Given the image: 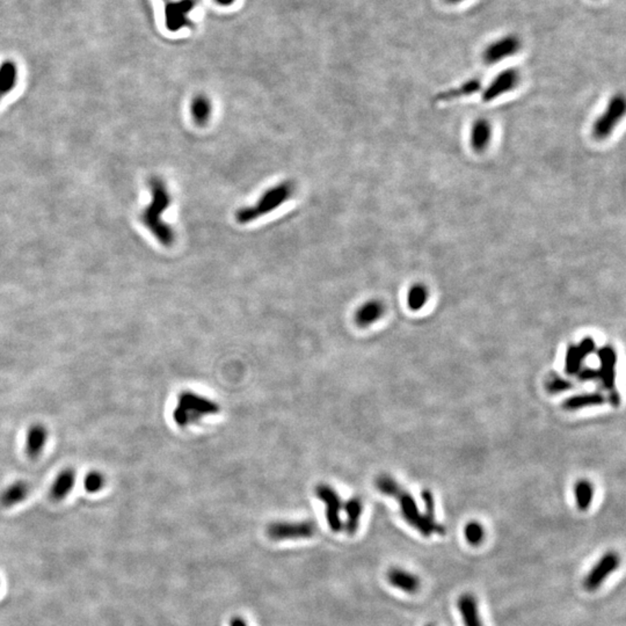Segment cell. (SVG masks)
I'll return each instance as SVG.
<instances>
[{"instance_id":"6da1fadb","label":"cell","mask_w":626,"mask_h":626,"mask_svg":"<svg viewBox=\"0 0 626 626\" xmlns=\"http://www.w3.org/2000/svg\"><path fill=\"white\" fill-rule=\"evenodd\" d=\"M148 187L151 193V202L142 212V223L160 244L165 247H170L175 244V232L163 221V214L172 202L170 192L165 181L159 177L150 179Z\"/></svg>"},{"instance_id":"7a4b0ae2","label":"cell","mask_w":626,"mask_h":626,"mask_svg":"<svg viewBox=\"0 0 626 626\" xmlns=\"http://www.w3.org/2000/svg\"><path fill=\"white\" fill-rule=\"evenodd\" d=\"M378 491L383 494L394 498L401 504V514L404 519L411 524L413 528L418 530L420 534L425 537H429L433 534L445 535V530L438 522H432L426 516L420 513L418 504L410 493L403 491L401 486L398 485L389 476L383 474L376 480Z\"/></svg>"},{"instance_id":"3957f363","label":"cell","mask_w":626,"mask_h":626,"mask_svg":"<svg viewBox=\"0 0 626 626\" xmlns=\"http://www.w3.org/2000/svg\"><path fill=\"white\" fill-rule=\"evenodd\" d=\"M295 193V183L286 180V181L280 182L278 185L271 187L267 189L265 193L260 197L259 201L254 205L249 207L241 208L236 212V221L239 224H249L259 219L261 216L268 215L269 212H274L282 204L289 200Z\"/></svg>"},{"instance_id":"277c9868","label":"cell","mask_w":626,"mask_h":626,"mask_svg":"<svg viewBox=\"0 0 626 626\" xmlns=\"http://www.w3.org/2000/svg\"><path fill=\"white\" fill-rule=\"evenodd\" d=\"M219 411L221 406L216 401L193 391H183L179 394L178 403L173 411V420L178 426L187 427L208 415L219 414Z\"/></svg>"},{"instance_id":"5b68a950","label":"cell","mask_w":626,"mask_h":626,"mask_svg":"<svg viewBox=\"0 0 626 626\" xmlns=\"http://www.w3.org/2000/svg\"><path fill=\"white\" fill-rule=\"evenodd\" d=\"M624 114H625V99L622 94H617L615 97L612 98V100L609 101L608 106L604 109L603 113L593 123L592 134L594 137L599 141L608 138L612 131L615 130L616 126H618L621 120L624 118Z\"/></svg>"},{"instance_id":"8992f818","label":"cell","mask_w":626,"mask_h":626,"mask_svg":"<svg viewBox=\"0 0 626 626\" xmlns=\"http://www.w3.org/2000/svg\"><path fill=\"white\" fill-rule=\"evenodd\" d=\"M315 531L317 526L311 521L273 522L267 526V536L275 541L310 538L315 534Z\"/></svg>"},{"instance_id":"52a82bcc","label":"cell","mask_w":626,"mask_h":626,"mask_svg":"<svg viewBox=\"0 0 626 626\" xmlns=\"http://www.w3.org/2000/svg\"><path fill=\"white\" fill-rule=\"evenodd\" d=\"M521 40L515 34H507L489 43L482 52V60L489 65L500 63L508 57L515 55L521 49Z\"/></svg>"},{"instance_id":"ba28073f","label":"cell","mask_w":626,"mask_h":626,"mask_svg":"<svg viewBox=\"0 0 626 626\" xmlns=\"http://www.w3.org/2000/svg\"><path fill=\"white\" fill-rule=\"evenodd\" d=\"M315 495L326 506V519L330 529L334 533H339L344 528L341 521V509L342 501L337 491L327 484H319L315 487Z\"/></svg>"},{"instance_id":"9c48e42d","label":"cell","mask_w":626,"mask_h":626,"mask_svg":"<svg viewBox=\"0 0 626 626\" xmlns=\"http://www.w3.org/2000/svg\"><path fill=\"white\" fill-rule=\"evenodd\" d=\"M621 558L615 552H607L601 557L600 560L594 565L590 573L583 581L585 590L595 592L603 585L605 579L610 577L618 568Z\"/></svg>"},{"instance_id":"30bf717a","label":"cell","mask_w":626,"mask_h":626,"mask_svg":"<svg viewBox=\"0 0 626 626\" xmlns=\"http://www.w3.org/2000/svg\"><path fill=\"white\" fill-rule=\"evenodd\" d=\"M519 82V72L516 69H507L498 74L482 92V101L492 102L515 89Z\"/></svg>"},{"instance_id":"8fae6325","label":"cell","mask_w":626,"mask_h":626,"mask_svg":"<svg viewBox=\"0 0 626 626\" xmlns=\"http://www.w3.org/2000/svg\"><path fill=\"white\" fill-rule=\"evenodd\" d=\"M49 430L43 423H34L27 430L25 451L30 460L41 456L48 443Z\"/></svg>"},{"instance_id":"7c38bea8","label":"cell","mask_w":626,"mask_h":626,"mask_svg":"<svg viewBox=\"0 0 626 626\" xmlns=\"http://www.w3.org/2000/svg\"><path fill=\"white\" fill-rule=\"evenodd\" d=\"M77 473L74 467H65L56 476L55 480L50 487V498L54 501H62L72 492L76 485Z\"/></svg>"},{"instance_id":"4fadbf2b","label":"cell","mask_w":626,"mask_h":626,"mask_svg":"<svg viewBox=\"0 0 626 626\" xmlns=\"http://www.w3.org/2000/svg\"><path fill=\"white\" fill-rule=\"evenodd\" d=\"M388 581L390 585L407 594L418 593L421 587L420 579L413 573L393 567L388 572Z\"/></svg>"},{"instance_id":"5bb4252c","label":"cell","mask_w":626,"mask_h":626,"mask_svg":"<svg viewBox=\"0 0 626 626\" xmlns=\"http://www.w3.org/2000/svg\"><path fill=\"white\" fill-rule=\"evenodd\" d=\"M30 492V486L25 480H16L12 482L6 489L0 493V504L3 507H14L16 504H21L26 500Z\"/></svg>"},{"instance_id":"9a60e30c","label":"cell","mask_w":626,"mask_h":626,"mask_svg":"<svg viewBox=\"0 0 626 626\" xmlns=\"http://www.w3.org/2000/svg\"><path fill=\"white\" fill-rule=\"evenodd\" d=\"M601 359L600 378L607 390L614 389L615 384L616 354L612 347H604L599 352Z\"/></svg>"},{"instance_id":"2e32d148","label":"cell","mask_w":626,"mask_h":626,"mask_svg":"<svg viewBox=\"0 0 626 626\" xmlns=\"http://www.w3.org/2000/svg\"><path fill=\"white\" fill-rule=\"evenodd\" d=\"M492 138V126L489 121L477 120L471 128L470 144L476 153L485 151Z\"/></svg>"},{"instance_id":"e0dca14e","label":"cell","mask_w":626,"mask_h":626,"mask_svg":"<svg viewBox=\"0 0 626 626\" xmlns=\"http://www.w3.org/2000/svg\"><path fill=\"white\" fill-rule=\"evenodd\" d=\"M457 607L460 610V616L463 619L464 626H484L482 625L480 614H479L478 604L471 594H464L458 599Z\"/></svg>"},{"instance_id":"ac0fdd59","label":"cell","mask_w":626,"mask_h":626,"mask_svg":"<svg viewBox=\"0 0 626 626\" xmlns=\"http://www.w3.org/2000/svg\"><path fill=\"white\" fill-rule=\"evenodd\" d=\"M384 313V305L379 300H369L361 305L355 312V322L359 327L370 326Z\"/></svg>"},{"instance_id":"d6986e66","label":"cell","mask_w":626,"mask_h":626,"mask_svg":"<svg viewBox=\"0 0 626 626\" xmlns=\"http://www.w3.org/2000/svg\"><path fill=\"white\" fill-rule=\"evenodd\" d=\"M18 65L12 60L0 64V101L15 89L18 84Z\"/></svg>"},{"instance_id":"ffe728a7","label":"cell","mask_w":626,"mask_h":626,"mask_svg":"<svg viewBox=\"0 0 626 626\" xmlns=\"http://www.w3.org/2000/svg\"><path fill=\"white\" fill-rule=\"evenodd\" d=\"M595 348L594 341L592 339H585L578 347L572 346L567 352L566 370L568 374H575L580 369V364L585 359V356L593 352Z\"/></svg>"},{"instance_id":"44dd1931","label":"cell","mask_w":626,"mask_h":626,"mask_svg":"<svg viewBox=\"0 0 626 626\" xmlns=\"http://www.w3.org/2000/svg\"><path fill=\"white\" fill-rule=\"evenodd\" d=\"M190 114H192L194 122L197 123V126H205L210 121L212 114V104L210 99L204 94H200L194 98L190 104Z\"/></svg>"},{"instance_id":"7402d4cb","label":"cell","mask_w":626,"mask_h":626,"mask_svg":"<svg viewBox=\"0 0 626 626\" xmlns=\"http://www.w3.org/2000/svg\"><path fill=\"white\" fill-rule=\"evenodd\" d=\"M480 89H482V82L479 79H470L458 87L440 93L436 97V100L451 101L463 97H470V96H473L474 93L480 91Z\"/></svg>"},{"instance_id":"603a6c76","label":"cell","mask_w":626,"mask_h":626,"mask_svg":"<svg viewBox=\"0 0 626 626\" xmlns=\"http://www.w3.org/2000/svg\"><path fill=\"white\" fill-rule=\"evenodd\" d=\"M345 511L346 523L344 526H345L347 534L353 536L359 530V519H361L362 511H364V504H362L361 499L359 498H352L345 504Z\"/></svg>"},{"instance_id":"cb8c5ba5","label":"cell","mask_w":626,"mask_h":626,"mask_svg":"<svg viewBox=\"0 0 626 626\" xmlns=\"http://www.w3.org/2000/svg\"><path fill=\"white\" fill-rule=\"evenodd\" d=\"M608 401V398L602 396L600 393H590V394H581V396H572L567 399L563 404L566 410H579V408L601 405Z\"/></svg>"},{"instance_id":"d4e9b609","label":"cell","mask_w":626,"mask_h":626,"mask_svg":"<svg viewBox=\"0 0 626 626\" xmlns=\"http://www.w3.org/2000/svg\"><path fill=\"white\" fill-rule=\"evenodd\" d=\"M594 497V489L592 484L585 480L579 482L575 486V501L579 509L582 511H587L592 504Z\"/></svg>"},{"instance_id":"484cf974","label":"cell","mask_w":626,"mask_h":626,"mask_svg":"<svg viewBox=\"0 0 626 626\" xmlns=\"http://www.w3.org/2000/svg\"><path fill=\"white\" fill-rule=\"evenodd\" d=\"M428 300V290L423 284H415L408 290L407 304L413 311H419Z\"/></svg>"},{"instance_id":"4316f807","label":"cell","mask_w":626,"mask_h":626,"mask_svg":"<svg viewBox=\"0 0 626 626\" xmlns=\"http://www.w3.org/2000/svg\"><path fill=\"white\" fill-rule=\"evenodd\" d=\"M106 482H107L106 476L101 471L92 470L86 474L82 484H84V489H85L86 492L96 494V493L101 492L104 489Z\"/></svg>"},{"instance_id":"83f0119b","label":"cell","mask_w":626,"mask_h":626,"mask_svg":"<svg viewBox=\"0 0 626 626\" xmlns=\"http://www.w3.org/2000/svg\"><path fill=\"white\" fill-rule=\"evenodd\" d=\"M464 536L469 544L472 546H478L482 544L485 538V530L480 523L472 521V522L467 523L464 528Z\"/></svg>"},{"instance_id":"f1b7e54d","label":"cell","mask_w":626,"mask_h":626,"mask_svg":"<svg viewBox=\"0 0 626 626\" xmlns=\"http://www.w3.org/2000/svg\"><path fill=\"white\" fill-rule=\"evenodd\" d=\"M423 497V504H425V509H426V517L427 519L432 521V522H436L435 521V507H434V499L432 493L429 491H425L421 494Z\"/></svg>"},{"instance_id":"f546056e","label":"cell","mask_w":626,"mask_h":626,"mask_svg":"<svg viewBox=\"0 0 626 626\" xmlns=\"http://www.w3.org/2000/svg\"><path fill=\"white\" fill-rule=\"evenodd\" d=\"M571 386L570 383L566 382L563 378L556 377L552 378L550 382H548V388L550 391L552 392H558V391H563V390L568 389Z\"/></svg>"},{"instance_id":"4dcf8cb0","label":"cell","mask_w":626,"mask_h":626,"mask_svg":"<svg viewBox=\"0 0 626 626\" xmlns=\"http://www.w3.org/2000/svg\"><path fill=\"white\" fill-rule=\"evenodd\" d=\"M230 626H249V624L244 618H241V617L238 616V617H234V618L231 619Z\"/></svg>"},{"instance_id":"1f68e13d","label":"cell","mask_w":626,"mask_h":626,"mask_svg":"<svg viewBox=\"0 0 626 626\" xmlns=\"http://www.w3.org/2000/svg\"><path fill=\"white\" fill-rule=\"evenodd\" d=\"M463 1H465V0H445V3L451 5L460 4V3H463Z\"/></svg>"},{"instance_id":"d6a6232c","label":"cell","mask_w":626,"mask_h":626,"mask_svg":"<svg viewBox=\"0 0 626 626\" xmlns=\"http://www.w3.org/2000/svg\"><path fill=\"white\" fill-rule=\"evenodd\" d=\"M217 1H219L221 4H229L232 0H217Z\"/></svg>"},{"instance_id":"836d02e7","label":"cell","mask_w":626,"mask_h":626,"mask_svg":"<svg viewBox=\"0 0 626 626\" xmlns=\"http://www.w3.org/2000/svg\"><path fill=\"white\" fill-rule=\"evenodd\" d=\"M427 626H433V625H427Z\"/></svg>"}]
</instances>
